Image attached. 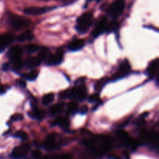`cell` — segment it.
I'll use <instances>...</instances> for the list:
<instances>
[{"instance_id": "cb8c5ba5", "label": "cell", "mask_w": 159, "mask_h": 159, "mask_svg": "<svg viewBox=\"0 0 159 159\" xmlns=\"http://www.w3.org/2000/svg\"><path fill=\"white\" fill-rule=\"evenodd\" d=\"M48 54H49V51H48V49H45V48H43V49H42L41 51H40V52L39 53V55H38V57L40 59V61H44L46 60L47 58H49V56H48Z\"/></svg>"}, {"instance_id": "ac0fdd59", "label": "cell", "mask_w": 159, "mask_h": 159, "mask_svg": "<svg viewBox=\"0 0 159 159\" xmlns=\"http://www.w3.org/2000/svg\"><path fill=\"white\" fill-rule=\"evenodd\" d=\"M28 114H29L30 117L33 118V119L38 120L43 119L45 116V113L43 111V110H40V109H37V108L34 109V110H33L32 111L30 112Z\"/></svg>"}, {"instance_id": "9a60e30c", "label": "cell", "mask_w": 159, "mask_h": 159, "mask_svg": "<svg viewBox=\"0 0 159 159\" xmlns=\"http://www.w3.org/2000/svg\"><path fill=\"white\" fill-rule=\"evenodd\" d=\"M159 69V59H155L149 64L147 68V74L150 77H153Z\"/></svg>"}, {"instance_id": "d6986e66", "label": "cell", "mask_w": 159, "mask_h": 159, "mask_svg": "<svg viewBox=\"0 0 159 159\" xmlns=\"http://www.w3.org/2000/svg\"><path fill=\"white\" fill-rule=\"evenodd\" d=\"M41 62L40 59L38 57H30L26 61V65L29 68H36V67L39 66Z\"/></svg>"}, {"instance_id": "5b68a950", "label": "cell", "mask_w": 159, "mask_h": 159, "mask_svg": "<svg viewBox=\"0 0 159 159\" xmlns=\"http://www.w3.org/2000/svg\"><path fill=\"white\" fill-rule=\"evenodd\" d=\"M141 138L144 142L154 146H159V133L158 132L144 131L141 134Z\"/></svg>"}, {"instance_id": "83f0119b", "label": "cell", "mask_w": 159, "mask_h": 159, "mask_svg": "<svg viewBox=\"0 0 159 159\" xmlns=\"http://www.w3.org/2000/svg\"><path fill=\"white\" fill-rule=\"evenodd\" d=\"M12 63H13V66L16 69H20V68H22V67L23 65V62L21 58L13 60L12 61Z\"/></svg>"}, {"instance_id": "5bb4252c", "label": "cell", "mask_w": 159, "mask_h": 159, "mask_svg": "<svg viewBox=\"0 0 159 159\" xmlns=\"http://www.w3.org/2000/svg\"><path fill=\"white\" fill-rule=\"evenodd\" d=\"M85 46V41L82 39H76L72 40L69 44L68 45V49L71 51H77L82 49Z\"/></svg>"}, {"instance_id": "603a6c76", "label": "cell", "mask_w": 159, "mask_h": 159, "mask_svg": "<svg viewBox=\"0 0 159 159\" xmlns=\"http://www.w3.org/2000/svg\"><path fill=\"white\" fill-rule=\"evenodd\" d=\"M54 123H55V124L63 127V128H66V127H68L69 126V122H68V120L63 117H58L54 121Z\"/></svg>"}, {"instance_id": "836d02e7", "label": "cell", "mask_w": 159, "mask_h": 159, "mask_svg": "<svg viewBox=\"0 0 159 159\" xmlns=\"http://www.w3.org/2000/svg\"><path fill=\"white\" fill-rule=\"evenodd\" d=\"M99 99V97L97 94L93 95V96H90V98H89L90 102H96V101H98Z\"/></svg>"}, {"instance_id": "3957f363", "label": "cell", "mask_w": 159, "mask_h": 159, "mask_svg": "<svg viewBox=\"0 0 159 159\" xmlns=\"http://www.w3.org/2000/svg\"><path fill=\"white\" fill-rule=\"evenodd\" d=\"M9 21L11 26L16 30L27 28L31 25V21L29 19L20 16L12 15L9 17Z\"/></svg>"}, {"instance_id": "9c48e42d", "label": "cell", "mask_w": 159, "mask_h": 159, "mask_svg": "<svg viewBox=\"0 0 159 159\" xmlns=\"http://www.w3.org/2000/svg\"><path fill=\"white\" fill-rule=\"evenodd\" d=\"M86 96V88L85 85H79L75 88L71 89V96L70 97L77 99L79 100H83Z\"/></svg>"}, {"instance_id": "1f68e13d", "label": "cell", "mask_w": 159, "mask_h": 159, "mask_svg": "<svg viewBox=\"0 0 159 159\" xmlns=\"http://www.w3.org/2000/svg\"><path fill=\"white\" fill-rule=\"evenodd\" d=\"M60 96L62 99H66V98L70 97L71 96V90H65V91L61 92Z\"/></svg>"}, {"instance_id": "277c9868", "label": "cell", "mask_w": 159, "mask_h": 159, "mask_svg": "<svg viewBox=\"0 0 159 159\" xmlns=\"http://www.w3.org/2000/svg\"><path fill=\"white\" fill-rule=\"evenodd\" d=\"M124 9V0H116L112 3L108 9V14L113 18H117L123 12Z\"/></svg>"}, {"instance_id": "52a82bcc", "label": "cell", "mask_w": 159, "mask_h": 159, "mask_svg": "<svg viewBox=\"0 0 159 159\" xmlns=\"http://www.w3.org/2000/svg\"><path fill=\"white\" fill-rule=\"evenodd\" d=\"M107 20L106 17H102L100 20H99V22L97 23L96 26H95L94 30H93V37H98L99 36H100L102 33L105 32L107 29Z\"/></svg>"}, {"instance_id": "f1b7e54d", "label": "cell", "mask_w": 159, "mask_h": 159, "mask_svg": "<svg viewBox=\"0 0 159 159\" xmlns=\"http://www.w3.org/2000/svg\"><path fill=\"white\" fill-rule=\"evenodd\" d=\"M37 76H38V71H30V72L27 75H26V79H27L28 80L34 81L37 79Z\"/></svg>"}, {"instance_id": "30bf717a", "label": "cell", "mask_w": 159, "mask_h": 159, "mask_svg": "<svg viewBox=\"0 0 159 159\" xmlns=\"http://www.w3.org/2000/svg\"><path fill=\"white\" fill-rule=\"evenodd\" d=\"M51 9V8L49 7H35V6H31V7L26 8L23 10V12L26 15L38 16L43 13H46V12H48Z\"/></svg>"}, {"instance_id": "4316f807", "label": "cell", "mask_w": 159, "mask_h": 159, "mask_svg": "<svg viewBox=\"0 0 159 159\" xmlns=\"http://www.w3.org/2000/svg\"><path fill=\"white\" fill-rule=\"evenodd\" d=\"M15 137L16 138L23 140V141L27 139V134H26V132L23 131V130H19V131H17L16 133L15 134Z\"/></svg>"}, {"instance_id": "7402d4cb", "label": "cell", "mask_w": 159, "mask_h": 159, "mask_svg": "<svg viewBox=\"0 0 159 159\" xmlns=\"http://www.w3.org/2000/svg\"><path fill=\"white\" fill-rule=\"evenodd\" d=\"M63 104L62 103H57L54 105L53 107H51V110H50V112L52 115H56V114H58L59 113L61 112V110H63Z\"/></svg>"}, {"instance_id": "ffe728a7", "label": "cell", "mask_w": 159, "mask_h": 159, "mask_svg": "<svg viewBox=\"0 0 159 159\" xmlns=\"http://www.w3.org/2000/svg\"><path fill=\"white\" fill-rule=\"evenodd\" d=\"M33 38H34V35H33L32 33L26 31V32H24L20 34L18 37V38H17V40L20 42H25L30 41V40H33Z\"/></svg>"}, {"instance_id": "74e56055", "label": "cell", "mask_w": 159, "mask_h": 159, "mask_svg": "<svg viewBox=\"0 0 159 159\" xmlns=\"http://www.w3.org/2000/svg\"><path fill=\"white\" fill-rule=\"evenodd\" d=\"M8 68H9V65H8V64H5V65H3V66H2L3 70L6 71V70H8Z\"/></svg>"}, {"instance_id": "4dcf8cb0", "label": "cell", "mask_w": 159, "mask_h": 159, "mask_svg": "<svg viewBox=\"0 0 159 159\" xmlns=\"http://www.w3.org/2000/svg\"><path fill=\"white\" fill-rule=\"evenodd\" d=\"M23 118V115L20 114V113H17V114H14L13 116H12V117H11V121H12V122H16V121L22 120Z\"/></svg>"}, {"instance_id": "d590c367", "label": "cell", "mask_w": 159, "mask_h": 159, "mask_svg": "<svg viewBox=\"0 0 159 159\" xmlns=\"http://www.w3.org/2000/svg\"><path fill=\"white\" fill-rule=\"evenodd\" d=\"M6 89L4 85H0V95L4 94V93H6Z\"/></svg>"}, {"instance_id": "8fae6325", "label": "cell", "mask_w": 159, "mask_h": 159, "mask_svg": "<svg viewBox=\"0 0 159 159\" xmlns=\"http://www.w3.org/2000/svg\"><path fill=\"white\" fill-rule=\"evenodd\" d=\"M30 150L29 144H22V145L16 147L12 151V155L14 158H21L27 154Z\"/></svg>"}, {"instance_id": "7a4b0ae2", "label": "cell", "mask_w": 159, "mask_h": 159, "mask_svg": "<svg viewBox=\"0 0 159 159\" xmlns=\"http://www.w3.org/2000/svg\"><path fill=\"white\" fill-rule=\"evenodd\" d=\"M92 22H93V14L91 12H85L78 18L75 26L76 30L79 33L84 34L89 29L92 25Z\"/></svg>"}, {"instance_id": "f546056e", "label": "cell", "mask_w": 159, "mask_h": 159, "mask_svg": "<svg viewBox=\"0 0 159 159\" xmlns=\"http://www.w3.org/2000/svg\"><path fill=\"white\" fill-rule=\"evenodd\" d=\"M26 51L29 53H34L36 52V51L38 50V46L36 44H34V43H30V44H28L27 46L26 47Z\"/></svg>"}, {"instance_id": "8992f818", "label": "cell", "mask_w": 159, "mask_h": 159, "mask_svg": "<svg viewBox=\"0 0 159 159\" xmlns=\"http://www.w3.org/2000/svg\"><path fill=\"white\" fill-rule=\"evenodd\" d=\"M130 71V65L128 61L125 60L120 64L119 67V69L116 71V72L113 75V80H119L122 78L125 77L129 74Z\"/></svg>"}, {"instance_id": "e575fe53", "label": "cell", "mask_w": 159, "mask_h": 159, "mask_svg": "<svg viewBox=\"0 0 159 159\" xmlns=\"http://www.w3.org/2000/svg\"><path fill=\"white\" fill-rule=\"evenodd\" d=\"M80 112L82 114H85V113L88 112V107H85V106H83V107L80 109Z\"/></svg>"}, {"instance_id": "e0dca14e", "label": "cell", "mask_w": 159, "mask_h": 159, "mask_svg": "<svg viewBox=\"0 0 159 159\" xmlns=\"http://www.w3.org/2000/svg\"><path fill=\"white\" fill-rule=\"evenodd\" d=\"M22 53H23V51H22L21 48L19 46H15L13 48H12L9 51V57H10L11 60L13 61L16 60V59L21 58Z\"/></svg>"}, {"instance_id": "484cf974", "label": "cell", "mask_w": 159, "mask_h": 159, "mask_svg": "<svg viewBox=\"0 0 159 159\" xmlns=\"http://www.w3.org/2000/svg\"><path fill=\"white\" fill-rule=\"evenodd\" d=\"M44 159H72V158L68 154H64V155H57V156L54 157H47Z\"/></svg>"}, {"instance_id": "4fadbf2b", "label": "cell", "mask_w": 159, "mask_h": 159, "mask_svg": "<svg viewBox=\"0 0 159 159\" xmlns=\"http://www.w3.org/2000/svg\"><path fill=\"white\" fill-rule=\"evenodd\" d=\"M64 57V53L61 51H58L57 52H56L54 54H52L49 57V58L48 59V64L50 65H58L63 61Z\"/></svg>"}, {"instance_id": "d4e9b609", "label": "cell", "mask_w": 159, "mask_h": 159, "mask_svg": "<svg viewBox=\"0 0 159 159\" xmlns=\"http://www.w3.org/2000/svg\"><path fill=\"white\" fill-rule=\"evenodd\" d=\"M77 103H75V102H71L68 107V113H69V114H72V113H74L77 110Z\"/></svg>"}, {"instance_id": "7c38bea8", "label": "cell", "mask_w": 159, "mask_h": 159, "mask_svg": "<svg viewBox=\"0 0 159 159\" xmlns=\"http://www.w3.org/2000/svg\"><path fill=\"white\" fill-rule=\"evenodd\" d=\"M14 40V36L12 34H4L0 35V52L3 51L5 48L12 43Z\"/></svg>"}, {"instance_id": "ba28073f", "label": "cell", "mask_w": 159, "mask_h": 159, "mask_svg": "<svg viewBox=\"0 0 159 159\" xmlns=\"http://www.w3.org/2000/svg\"><path fill=\"white\" fill-rule=\"evenodd\" d=\"M117 134L118 137L121 139V141H122L126 145L130 147V148H132L133 150L137 148V147H138V143H137V141H134L127 132L124 131V130H120V131L118 132Z\"/></svg>"}, {"instance_id": "d6a6232c", "label": "cell", "mask_w": 159, "mask_h": 159, "mask_svg": "<svg viewBox=\"0 0 159 159\" xmlns=\"http://www.w3.org/2000/svg\"><path fill=\"white\" fill-rule=\"evenodd\" d=\"M41 152H40V151H34V152H33V156H34V158L35 159H40V158H41Z\"/></svg>"}, {"instance_id": "6da1fadb", "label": "cell", "mask_w": 159, "mask_h": 159, "mask_svg": "<svg viewBox=\"0 0 159 159\" xmlns=\"http://www.w3.org/2000/svg\"><path fill=\"white\" fill-rule=\"evenodd\" d=\"M83 144L91 150L98 153H103L110 151L113 148V140L107 136H96L90 139L85 140Z\"/></svg>"}, {"instance_id": "2e32d148", "label": "cell", "mask_w": 159, "mask_h": 159, "mask_svg": "<svg viewBox=\"0 0 159 159\" xmlns=\"http://www.w3.org/2000/svg\"><path fill=\"white\" fill-rule=\"evenodd\" d=\"M43 147L47 150H54L57 148V144H56V140L53 135H49L47 137L46 139L43 141Z\"/></svg>"}, {"instance_id": "44dd1931", "label": "cell", "mask_w": 159, "mask_h": 159, "mask_svg": "<svg viewBox=\"0 0 159 159\" xmlns=\"http://www.w3.org/2000/svg\"><path fill=\"white\" fill-rule=\"evenodd\" d=\"M54 93H48L43 96V99H42V102H43V105H49L51 102L54 101Z\"/></svg>"}, {"instance_id": "8d00e7d4", "label": "cell", "mask_w": 159, "mask_h": 159, "mask_svg": "<svg viewBox=\"0 0 159 159\" xmlns=\"http://www.w3.org/2000/svg\"><path fill=\"white\" fill-rule=\"evenodd\" d=\"M18 84H19V85H20V86L24 87V86H25V85H26V82H25L24 81L20 80V81H19V82H18Z\"/></svg>"}]
</instances>
